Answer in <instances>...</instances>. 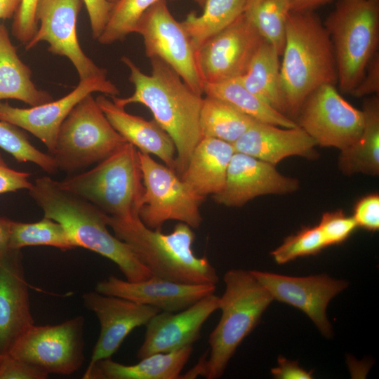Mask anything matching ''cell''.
<instances>
[{
  "mask_svg": "<svg viewBox=\"0 0 379 379\" xmlns=\"http://www.w3.org/2000/svg\"><path fill=\"white\" fill-rule=\"evenodd\" d=\"M121 61L130 70L128 79L135 89L131 96H114L112 101L123 108L133 103L142 104L151 111L154 119L175 143V172L180 178L201 140L202 95L191 89L169 65L158 58L150 59V75L143 73L126 56L122 57Z\"/></svg>",
  "mask_w": 379,
  "mask_h": 379,
  "instance_id": "6da1fadb",
  "label": "cell"
},
{
  "mask_svg": "<svg viewBox=\"0 0 379 379\" xmlns=\"http://www.w3.org/2000/svg\"><path fill=\"white\" fill-rule=\"evenodd\" d=\"M44 217L61 223L77 247L114 262L126 280L138 281L152 276L130 246L107 229V215L88 201L65 190L48 176L36 178L28 190Z\"/></svg>",
  "mask_w": 379,
  "mask_h": 379,
  "instance_id": "7a4b0ae2",
  "label": "cell"
},
{
  "mask_svg": "<svg viewBox=\"0 0 379 379\" xmlns=\"http://www.w3.org/2000/svg\"><path fill=\"white\" fill-rule=\"evenodd\" d=\"M282 55L280 73L286 115L295 121L311 93L338 83L332 41L314 11L289 13Z\"/></svg>",
  "mask_w": 379,
  "mask_h": 379,
  "instance_id": "3957f363",
  "label": "cell"
},
{
  "mask_svg": "<svg viewBox=\"0 0 379 379\" xmlns=\"http://www.w3.org/2000/svg\"><path fill=\"white\" fill-rule=\"evenodd\" d=\"M107 225L127 244L152 275L182 284H214L219 281L206 257H197L192 246L195 234L179 222L169 234L147 227L138 215H107Z\"/></svg>",
  "mask_w": 379,
  "mask_h": 379,
  "instance_id": "277c9868",
  "label": "cell"
},
{
  "mask_svg": "<svg viewBox=\"0 0 379 379\" xmlns=\"http://www.w3.org/2000/svg\"><path fill=\"white\" fill-rule=\"evenodd\" d=\"M224 281L225 291L219 305L221 317L209 335L208 357L206 353L200 359L201 375L207 379L222 376L237 347L274 300L251 270H228Z\"/></svg>",
  "mask_w": 379,
  "mask_h": 379,
  "instance_id": "5b68a950",
  "label": "cell"
},
{
  "mask_svg": "<svg viewBox=\"0 0 379 379\" xmlns=\"http://www.w3.org/2000/svg\"><path fill=\"white\" fill-rule=\"evenodd\" d=\"M58 183L115 218L138 215L145 192L138 150L128 142L93 168Z\"/></svg>",
  "mask_w": 379,
  "mask_h": 379,
  "instance_id": "8992f818",
  "label": "cell"
},
{
  "mask_svg": "<svg viewBox=\"0 0 379 379\" xmlns=\"http://www.w3.org/2000/svg\"><path fill=\"white\" fill-rule=\"evenodd\" d=\"M323 23L333 44L337 84L350 94L378 52L379 0H338Z\"/></svg>",
  "mask_w": 379,
  "mask_h": 379,
  "instance_id": "52a82bcc",
  "label": "cell"
},
{
  "mask_svg": "<svg viewBox=\"0 0 379 379\" xmlns=\"http://www.w3.org/2000/svg\"><path fill=\"white\" fill-rule=\"evenodd\" d=\"M126 142L88 94L61 124L51 154L58 170L72 173L100 162Z\"/></svg>",
  "mask_w": 379,
  "mask_h": 379,
  "instance_id": "ba28073f",
  "label": "cell"
},
{
  "mask_svg": "<svg viewBox=\"0 0 379 379\" xmlns=\"http://www.w3.org/2000/svg\"><path fill=\"white\" fill-rule=\"evenodd\" d=\"M145 192L138 216L149 228L161 230L168 220H178L192 228L202 222L200 206L205 198L196 194L165 164L138 151Z\"/></svg>",
  "mask_w": 379,
  "mask_h": 379,
  "instance_id": "9c48e42d",
  "label": "cell"
},
{
  "mask_svg": "<svg viewBox=\"0 0 379 379\" xmlns=\"http://www.w3.org/2000/svg\"><path fill=\"white\" fill-rule=\"evenodd\" d=\"M84 318L55 325H32L13 344L11 356L48 373L70 375L84 361Z\"/></svg>",
  "mask_w": 379,
  "mask_h": 379,
  "instance_id": "30bf717a",
  "label": "cell"
},
{
  "mask_svg": "<svg viewBox=\"0 0 379 379\" xmlns=\"http://www.w3.org/2000/svg\"><path fill=\"white\" fill-rule=\"evenodd\" d=\"M143 39L146 55L169 65L194 92L203 95L197 51L182 27L172 15L166 0H159L140 18L135 30Z\"/></svg>",
  "mask_w": 379,
  "mask_h": 379,
  "instance_id": "8fae6325",
  "label": "cell"
},
{
  "mask_svg": "<svg viewBox=\"0 0 379 379\" xmlns=\"http://www.w3.org/2000/svg\"><path fill=\"white\" fill-rule=\"evenodd\" d=\"M321 147L343 150L359 138L364 126L361 110L338 93L335 85H323L305 99L295 120Z\"/></svg>",
  "mask_w": 379,
  "mask_h": 379,
  "instance_id": "7c38bea8",
  "label": "cell"
},
{
  "mask_svg": "<svg viewBox=\"0 0 379 379\" xmlns=\"http://www.w3.org/2000/svg\"><path fill=\"white\" fill-rule=\"evenodd\" d=\"M263 41L251 21L241 15L197 51V65L203 83L242 76Z\"/></svg>",
  "mask_w": 379,
  "mask_h": 379,
  "instance_id": "4fadbf2b",
  "label": "cell"
},
{
  "mask_svg": "<svg viewBox=\"0 0 379 379\" xmlns=\"http://www.w3.org/2000/svg\"><path fill=\"white\" fill-rule=\"evenodd\" d=\"M83 0H38L35 11L37 30L25 45L26 50L46 41L48 51L66 57L75 67L80 80L106 74L83 51L78 40L77 22Z\"/></svg>",
  "mask_w": 379,
  "mask_h": 379,
  "instance_id": "5bb4252c",
  "label": "cell"
},
{
  "mask_svg": "<svg viewBox=\"0 0 379 379\" xmlns=\"http://www.w3.org/2000/svg\"><path fill=\"white\" fill-rule=\"evenodd\" d=\"M100 92L111 97L119 94L117 87L106 74L80 80L71 92L56 100L31 107L19 108L0 102V121L22 128L41 140L53 153L60 127L74 107L84 97Z\"/></svg>",
  "mask_w": 379,
  "mask_h": 379,
  "instance_id": "9a60e30c",
  "label": "cell"
},
{
  "mask_svg": "<svg viewBox=\"0 0 379 379\" xmlns=\"http://www.w3.org/2000/svg\"><path fill=\"white\" fill-rule=\"evenodd\" d=\"M251 272L274 300L300 310L324 337H332L326 308L330 300L347 287V281L325 274L295 277L257 270Z\"/></svg>",
  "mask_w": 379,
  "mask_h": 379,
  "instance_id": "2e32d148",
  "label": "cell"
},
{
  "mask_svg": "<svg viewBox=\"0 0 379 379\" xmlns=\"http://www.w3.org/2000/svg\"><path fill=\"white\" fill-rule=\"evenodd\" d=\"M82 300L100 324V333L86 369L100 360L111 358L133 329L145 326L152 317L161 312L152 306L96 291L84 293Z\"/></svg>",
  "mask_w": 379,
  "mask_h": 379,
  "instance_id": "e0dca14e",
  "label": "cell"
},
{
  "mask_svg": "<svg viewBox=\"0 0 379 379\" xmlns=\"http://www.w3.org/2000/svg\"><path fill=\"white\" fill-rule=\"evenodd\" d=\"M219 305L220 297L212 293L181 311L157 313L145 325V338L138 350V358L192 346L200 338L204 324Z\"/></svg>",
  "mask_w": 379,
  "mask_h": 379,
  "instance_id": "ac0fdd59",
  "label": "cell"
},
{
  "mask_svg": "<svg viewBox=\"0 0 379 379\" xmlns=\"http://www.w3.org/2000/svg\"><path fill=\"white\" fill-rule=\"evenodd\" d=\"M296 178L281 174L275 166L246 154L235 152L230 160L222 190L213 200L229 207H241L255 197L285 194L296 191Z\"/></svg>",
  "mask_w": 379,
  "mask_h": 379,
  "instance_id": "d6986e66",
  "label": "cell"
},
{
  "mask_svg": "<svg viewBox=\"0 0 379 379\" xmlns=\"http://www.w3.org/2000/svg\"><path fill=\"white\" fill-rule=\"evenodd\" d=\"M214 284H188L171 281L152 275L131 281L114 276L97 283L95 291L117 296L139 304L152 306L161 312H176L185 310L210 294Z\"/></svg>",
  "mask_w": 379,
  "mask_h": 379,
  "instance_id": "ffe728a7",
  "label": "cell"
},
{
  "mask_svg": "<svg viewBox=\"0 0 379 379\" xmlns=\"http://www.w3.org/2000/svg\"><path fill=\"white\" fill-rule=\"evenodd\" d=\"M34 324L20 250L0 257V354Z\"/></svg>",
  "mask_w": 379,
  "mask_h": 379,
  "instance_id": "44dd1931",
  "label": "cell"
},
{
  "mask_svg": "<svg viewBox=\"0 0 379 379\" xmlns=\"http://www.w3.org/2000/svg\"><path fill=\"white\" fill-rule=\"evenodd\" d=\"M232 145L237 152L274 166L291 156L309 159L319 157L316 142L298 126L284 128L255 121Z\"/></svg>",
  "mask_w": 379,
  "mask_h": 379,
  "instance_id": "7402d4cb",
  "label": "cell"
},
{
  "mask_svg": "<svg viewBox=\"0 0 379 379\" xmlns=\"http://www.w3.org/2000/svg\"><path fill=\"white\" fill-rule=\"evenodd\" d=\"M96 102L113 128L142 153L158 157L166 166L175 171L176 148L171 136L157 122L127 112L105 95Z\"/></svg>",
  "mask_w": 379,
  "mask_h": 379,
  "instance_id": "603a6c76",
  "label": "cell"
},
{
  "mask_svg": "<svg viewBox=\"0 0 379 379\" xmlns=\"http://www.w3.org/2000/svg\"><path fill=\"white\" fill-rule=\"evenodd\" d=\"M234 152L231 143L213 138H201L180 178L200 197L216 194L225 186L227 168Z\"/></svg>",
  "mask_w": 379,
  "mask_h": 379,
  "instance_id": "cb8c5ba5",
  "label": "cell"
},
{
  "mask_svg": "<svg viewBox=\"0 0 379 379\" xmlns=\"http://www.w3.org/2000/svg\"><path fill=\"white\" fill-rule=\"evenodd\" d=\"M193 351L192 346L166 353H156L124 365L111 358L97 361L86 370L84 379H178Z\"/></svg>",
  "mask_w": 379,
  "mask_h": 379,
  "instance_id": "d4e9b609",
  "label": "cell"
},
{
  "mask_svg": "<svg viewBox=\"0 0 379 379\" xmlns=\"http://www.w3.org/2000/svg\"><path fill=\"white\" fill-rule=\"evenodd\" d=\"M13 99L31 107L53 100L46 91L36 87L32 80V72L19 58L8 32L0 24V102Z\"/></svg>",
  "mask_w": 379,
  "mask_h": 379,
  "instance_id": "484cf974",
  "label": "cell"
},
{
  "mask_svg": "<svg viewBox=\"0 0 379 379\" xmlns=\"http://www.w3.org/2000/svg\"><path fill=\"white\" fill-rule=\"evenodd\" d=\"M364 126L357 140L341 150L338 166L346 175L379 173V97L366 99L362 109Z\"/></svg>",
  "mask_w": 379,
  "mask_h": 379,
  "instance_id": "4316f807",
  "label": "cell"
},
{
  "mask_svg": "<svg viewBox=\"0 0 379 379\" xmlns=\"http://www.w3.org/2000/svg\"><path fill=\"white\" fill-rule=\"evenodd\" d=\"M279 57L275 48L264 40L248 69L239 78L249 91L277 112L287 116Z\"/></svg>",
  "mask_w": 379,
  "mask_h": 379,
  "instance_id": "83f0119b",
  "label": "cell"
},
{
  "mask_svg": "<svg viewBox=\"0 0 379 379\" xmlns=\"http://www.w3.org/2000/svg\"><path fill=\"white\" fill-rule=\"evenodd\" d=\"M206 95L219 99L257 121L284 128L297 126L296 122L277 112L249 91L239 77L217 83H204Z\"/></svg>",
  "mask_w": 379,
  "mask_h": 379,
  "instance_id": "f1b7e54d",
  "label": "cell"
},
{
  "mask_svg": "<svg viewBox=\"0 0 379 379\" xmlns=\"http://www.w3.org/2000/svg\"><path fill=\"white\" fill-rule=\"evenodd\" d=\"M255 121L219 99L208 95L203 98L199 117L201 139L213 138L233 144Z\"/></svg>",
  "mask_w": 379,
  "mask_h": 379,
  "instance_id": "f546056e",
  "label": "cell"
},
{
  "mask_svg": "<svg viewBox=\"0 0 379 379\" xmlns=\"http://www.w3.org/2000/svg\"><path fill=\"white\" fill-rule=\"evenodd\" d=\"M245 4L246 0H207L200 15L190 13L181 24L195 50L242 15Z\"/></svg>",
  "mask_w": 379,
  "mask_h": 379,
  "instance_id": "4dcf8cb0",
  "label": "cell"
},
{
  "mask_svg": "<svg viewBox=\"0 0 379 379\" xmlns=\"http://www.w3.org/2000/svg\"><path fill=\"white\" fill-rule=\"evenodd\" d=\"M293 0H246L244 15L279 55L285 44V29Z\"/></svg>",
  "mask_w": 379,
  "mask_h": 379,
  "instance_id": "1f68e13d",
  "label": "cell"
},
{
  "mask_svg": "<svg viewBox=\"0 0 379 379\" xmlns=\"http://www.w3.org/2000/svg\"><path fill=\"white\" fill-rule=\"evenodd\" d=\"M48 246L62 251L77 248L66 228L58 221L44 217L35 222L11 221L9 248Z\"/></svg>",
  "mask_w": 379,
  "mask_h": 379,
  "instance_id": "d6a6232c",
  "label": "cell"
},
{
  "mask_svg": "<svg viewBox=\"0 0 379 379\" xmlns=\"http://www.w3.org/2000/svg\"><path fill=\"white\" fill-rule=\"evenodd\" d=\"M159 0H118L111 10L107 25L97 39L102 44L123 40L135 32L144 13Z\"/></svg>",
  "mask_w": 379,
  "mask_h": 379,
  "instance_id": "836d02e7",
  "label": "cell"
},
{
  "mask_svg": "<svg viewBox=\"0 0 379 379\" xmlns=\"http://www.w3.org/2000/svg\"><path fill=\"white\" fill-rule=\"evenodd\" d=\"M0 147L18 162L33 163L50 174L58 171L51 154L36 148L20 128L2 121H0Z\"/></svg>",
  "mask_w": 379,
  "mask_h": 379,
  "instance_id": "e575fe53",
  "label": "cell"
},
{
  "mask_svg": "<svg viewBox=\"0 0 379 379\" xmlns=\"http://www.w3.org/2000/svg\"><path fill=\"white\" fill-rule=\"evenodd\" d=\"M325 247L326 244L318 226L306 227L288 237L271 254L278 264H284L298 257L317 254Z\"/></svg>",
  "mask_w": 379,
  "mask_h": 379,
  "instance_id": "d590c367",
  "label": "cell"
},
{
  "mask_svg": "<svg viewBox=\"0 0 379 379\" xmlns=\"http://www.w3.org/2000/svg\"><path fill=\"white\" fill-rule=\"evenodd\" d=\"M319 228L326 246L338 244L345 241L357 228L353 216H348L343 211L326 212L322 215Z\"/></svg>",
  "mask_w": 379,
  "mask_h": 379,
  "instance_id": "8d00e7d4",
  "label": "cell"
},
{
  "mask_svg": "<svg viewBox=\"0 0 379 379\" xmlns=\"http://www.w3.org/2000/svg\"><path fill=\"white\" fill-rule=\"evenodd\" d=\"M37 3L38 0H22L13 17L12 34L25 46L33 38L38 28L35 19Z\"/></svg>",
  "mask_w": 379,
  "mask_h": 379,
  "instance_id": "74e56055",
  "label": "cell"
},
{
  "mask_svg": "<svg viewBox=\"0 0 379 379\" xmlns=\"http://www.w3.org/2000/svg\"><path fill=\"white\" fill-rule=\"evenodd\" d=\"M48 374L8 353L0 355V379H46Z\"/></svg>",
  "mask_w": 379,
  "mask_h": 379,
  "instance_id": "f35d334b",
  "label": "cell"
},
{
  "mask_svg": "<svg viewBox=\"0 0 379 379\" xmlns=\"http://www.w3.org/2000/svg\"><path fill=\"white\" fill-rule=\"evenodd\" d=\"M353 218L357 227L375 232L379 229V195L370 194L359 199L354 207Z\"/></svg>",
  "mask_w": 379,
  "mask_h": 379,
  "instance_id": "ab89813d",
  "label": "cell"
},
{
  "mask_svg": "<svg viewBox=\"0 0 379 379\" xmlns=\"http://www.w3.org/2000/svg\"><path fill=\"white\" fill-rule=\"evenodd\" d=\"M30 173L16 171L11 168L0 154V194L29 190L32 182L29 181Z\"/></svg>",
  "mask_w": 379,
  "mask_h": 379,
  "instance_id": "60d3db41",
  "label": "cell"
},
{
  "mask_svg": "<svg viewBox=\"0 0 379 379\" xmlns=\"http://www.w3.org/2000/svg\"><path fill=\"white\" fill-rule=\"evenodd\" d=\"M86 6L92 31V36L98 39L108 21L113 4L107 0H83Z\"/></svg>",
  "mask_w": 379,
  "mask_h": 379,
  "instance_id": "b9f144b4",
  "label": "cell"
},
{
  "mask_svg": "<svg viewBox=\"0 0 379 379\" xmlns=\"http://www.w3.org/2000/svg\"><path fill=\"white\" fill-rule=\"evenodd\" d=\"M379 93V54L377 52L370 60L361 81L352 90L350 95L363 98Z\"/></svg>",
  "mask_w": 379,
  "mask_h": 379,
  "instance_id": "7bdbcfd3",
  "label": "cell"
},
{
  "mask_svg": "<svg viewBox=\"0 0 379 379\" xmlns=\"http://www.w3.org/2000/svg\"><path fill=\"white\" fill-rule=\"evenodd\" d=\"M277 379H311L312 371H307L301 368L296 361H291L282 356L278 358V366L271 370Z\"/></svg>",
  "mask_w": 379,
  "mask_h": 379,
  "instance_id": "ee69618b",
  "label": "cell"
},
{
  "mask_svg": "<svg viewBox=\"0 0 379 379\" xmlns=\"http://www.w3.org/2000/svg\"><path fill=\"white\" fill-rule=\"evenodd\" d=\"M11 220L0 217V257L6 253L9 248V238Z\"/></svg>",
  "mask_w": 379,
  "mask_h": 379,
  "instance_id": "f6af8a7d",
  "label": "cell"
},
{
  "mask_svg": "<svg viewBox=\"0 0 379 379\" xmlns=\"http://www.w3.org/2000/svg\"><path fill=\"white\" fill-rule=\"evenodd\" d=\"M333 0H293L292 11H314Z\"/></svg>",
  "mask_w": 379,
  "mask_h": 379,
  "instance_id": "bcb514c9",
  "label": "cell"
},
{
  "mask_svg": "<svg viewBox=\"0 0 379 379\" xmlns=\"http://www.w3.org/2000/svg\"><path fill=\"white\" fill-rule=\"evenodd\" d=\"M22 0H0V19L13 18Z\"/></svg>",
  "mask_w": 379,
  "mask_h": 379,
  "instance_id": "7dc6e473",
  "label": "cell"
},
{
  "mask_svg": "<svg viewBox=\"0 0 379 379\" xmlns=\"http://www.w3.org/2000/svg\"><path fill=\"white\" fill-rule=\"evenodd\" d=\"M206 1L207 0H194V1L201 8L204 7Z\"/></svg>",
  "mask_w": 379,
  "mask_h": 379,
  "instance_id": "c3c4849f",
  "label": "cell"
},
{
  "mask_svg": "<svg viewBox=\"0 0 379 379\" xmlns=\"http://www.w3.org/2000/svg\"><path fill=\"white\" fill-rule=\"evenodd\" d=\"M110 4H114L116 2L118 1V0H107Z\"/></svg>",
  "mask_w": 379,
  "mask_h": 379,
  "instance_id": "681fc988",
  "label": "cell"
},
{
  "mask_svg": "<svg viewBox=\"0 0 379 379\" xmlns=\"http://www.w3.org/2000/svg\"><path fill=\"white\" fill-rule=\"evenodd\" d=\"M1 355V354H0Z\"/></svg>",
  "mask_w": 379,
  "mask_h": 379,
  "instance_id": "f907efd6",
  "label": "cell"
}]
</instances>
